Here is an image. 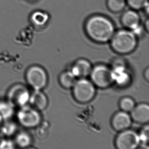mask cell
Returning <instances> with one entry per match:
<instances>
[{"instance_id": "obj_1", "label": "cell", "mask_w": 149, "mask_h": 149, "mask_svg": "<svg viewBox=\"0 0 149 149\" xmlns=\"http://www.w3.org/2000/svg\"><path fill=\"white\" fill-rule=\"evenodd\" d=\"M85 29L89 38L98 43L111 40L115 33V26L109 18L101 15L90 17L85 24Z\"/></svg>"}, {"instance_id": "obj_2", "label": "cell", "mask_w": 149, "mask_h": 149, "mask_svg": "<svg viewBox=\"0 0 149 149\" xmlns=\"http://www.w3.org/2000/svg\"><path fill=\"white\" fill-rule=\"evenodd\" d=\"M111 40L113 50L121 54L131 52L137 45L136 35L129 30H121L115 32Z\"/></svg>"}, {"instance_id": "obj_3", "label": "cell", "mask_w": 149, "mask_h": 149, "mask_svg": "<svg viewBox=\"0 0 149 149\" xmlns=\"http://www.w3.org/2000/svg\"><path fill=\"white\" fill-rule=\"evenodd\" d=\"M72 88L74 98L79 102H88L95 96L96 90L94 85L84 78L77 81Z\"/></svg>"}, {"instance_id": "obj_4", "label": "cell", "mask_w": 149, "mask_h": 149, "mask_svg": "<svg viewBox=\"0 0 149 149\" xmlns=\"http://www.w3.org/2000/svg\"><path fill=\"white\" fill-rule=\"evenodd\" d=\"M17 118L19 123L26 128L37 127L41 121L38 111L26 105L20 107L17 113Z\"/></svg>"}, {"instance_id": "obj_5", "label": "cell", "mask_w": 149, "mask_h": 149, "mask_svg": "<svg viewBox=\"0 0 149 149\" xmlns=\"http://www.w3.org/2000/svg\"><path fill=\"white\" fill-rule=\"evenodd\" d=\"M90 75L93 84L101 88L109 87L113 82L112 71L104 65L95 66Z\"/></svg>"}, {"instance_id": "obj_6", "label": "cell", "mask_w": 149, "mask_h": 149, "mask_svg": "<svg viewBox=\"0 0 149 149\" xmlns=\"http://www.w3.org/2000/svg\"><path fill=\"white\" fill-rule=\"evenodd\" d=\"M26 79L29 85L35 90H41L47 85V76L43 69L38 66H33L28 69L26 73Z\"/></svg>"}, {"instance_id": "obj_7", "label": "cell", "mask_w": 149, "mask_h": 149, "mask_svg": "<svg viewBox=\"0 0 149 149\" xmlns=\"http://www.w3.org/2000/svg\"><path fill=\"white\" fill-rule=\"evenodd\" d=\"M30 93L24 85L17 84L10 88L7 94L8 101L14 107H24L29 102Z\"/></svg>"}, {"instance_id": "obj_8", "label": "cell", "mask_w": 149, "mask_h": 149, "mask_svg": "<svg viewBox=\"0 0 149 149\" xmlns=\"http://www.w3.org/2000/svg\"><path fill=\"white\" fill-rule=\"evenodd\" d=\"M139 145V134L131 130L122 131L116 140V145L119 149H134Z\"/></svg>"}, {"instance_id": "obj_9", "label": "cell", "mask_w": 149, "mask_h": 149, "mask_svg": "<svg viewBox=\"0 0 149 149\" xmlns=\"http://www.w3.org/2000/svg\"><path fill=\"white\" fill-rule=\"evenodd\" d=\"M121 22L123 26L133 33L139 30L141 18L135 10L132 9L124 12L121 16Z\"/></svg>"}, {"instance_id": "obj_10", "label": "cell", "mask_w": 149, "mask_h": 149, "mask_svg": "<svg viewBox=\"0 0 149 149\" xmlns=\"http://www.w3.org/2000/svg\"><path fill=\"white\" fill-rule=\"evenodd\" d=\"M131 124V118L127 112L117 113L112 119V126L117 131H122L129 128Z\"/></svg>"}, {"instance_id": "obj_11", "label": "cell", "mask_w": 149, "mask_h": 149, "mask_svg": "<svg viewBox=\"0 0 149 149\" xmlns=\"http://www.w3.org/2000/svg\"><path fill=\"white\" fill-rule=\"evenodd\" d=\"M131 112V118L136 122L145 124L149 122V107L148 104H139L134 107Z\"/></svg>"}, {"instance_id": "obj_12", "label": "cell", "mask_w": 149, "mask_h": 149, "mask_svg": "<svg viewBox=\"0 0 149 149\" xmlns=\"http://www.w3.org/2000/svg\"><path fill=\"white\" fill-rule=\"evenodd\" d=\"M92 69L91 64L88 61L81 59L75 63L71 72L76 77L85 78L90 74Z\"/></svg>"}, {"instance_id": "obj_13", "label": "cell", "mask_w": 149, "mask_h": 149, "mask_svg": "<svg viewBox=\"0 0 149 149\" xmlns=\"http://www.w3.org/2000/svg\"><path fill=\"white\" fill-rule=\"evenodd\" d=\"M112 71L113 81L120 86H124L129 83L130 76L122 65H117Z\"/></svg>"}, {"instance_id": "obj_14", "label": "cell", "mask_w": 149, "mask_h": 149, "mask_svg": "<svg viewBox=\"0 0 149 149\" xmlns=\"http://www.w3.org/2000/svg\"><path fill=\"white\" fill-rule=\"evenodd\" d=\"M29 102L31 107L38 111H42L45 109L48 102L47 97L41 90H35L30 94Z\"/></svg>"}, {"instance_id": "obj_15", "label": "cell", "mask_w": 149, "mask_h": 149, "mask_svg": "<svg viewBox=\"0 0 149 149\" xmlns=\"http://www.w3.org/2000/svg\"><path fill=\"white\" fill-rule=\"evenodd\" d=\"M49 16L46 12L37 10L33 12L30 17V22L33 25L38 28H43L49 22Z\"/></svg>"}, {"instance_id": "obj_16", "label": "cell", "mask_w": 149, "mask_h": 149, "mask_svg": "<svg viewBox=\"0 0 149 149\" xmlns=\"http://www.w3.org/2000/svg\"><path fill=\"white\" fill-rule=\"evenodd\" d=\"M14 113V107L7 101H0V115L6 121L12 118Z\"/></svg>"}, {"instance_id": "obj_17", "label": "cell", "mask_w": 149, "mask_h": 149, "mask_svg": "<svg viewBox=\"0 0 149 149\" xmlns=\"http://www.w3.org/2000/svg\"><path fill=\"white\" fill-rule=\"evenodd\" d=\"M17 126L15 123L9 120H6V122L2 124L0 128V133L4 136L10 137L16 132Z\"/></svg>"}, {"instance_id": "obj_18", "label": "cell", "mask_w": 149, "mask_h": 149, "mask_svg": "<svg viewBox=\"0 0 149 149\" xmlns=\"http://www.w3.org/2000/svg\"><path fill=\"white\" fill-rule=\"evenodd\" d=\"M76 78L71 71L65 72L61 75L60 81L63 87L68 89L73 87L77 81Z\"/></svg>"}, {"instance_id": "obj_19", "label": "cell", "mask_w": 149, "mask_h": 149, "mask_svg": "<svg viewBox=\"0 0 149 149\" xmlns=\"http://www.w3.org/2000/svg\"><path fill=\"white\" fill-rule=\"evenodd\" d=\"M107 7L109 11L113 13L122 11L126 5V0H107Z\"/></svg>"}, {"instance_id": "obj_20", "label": "cell", "mask_w": 149, "mask_h": 149, "mask_svg": "<svg viewBox=\"0 0 149 149\" xmlns=\"http://www.w3.org/2000/svg\"><path fill=\"white\" fill-rule=\"evenodd\" d=\"M15 143L20 148H26L32 143L30 135L26 132H21L16 135Z\"/></svg>"}, {"instance_id": "obj_21", "label": "cell", "mask_w": 149, "mask_h": 149, "mask_svg": "<svg viewBox=\"0 0 149 149\" xmlns=\"http://www.w3.org/2000/svg\"><path fill=\"white\" fill-rule=\"evenodd\" d=\"M126 4L132 9L137 11L148 8V0H126Z\"/></svg>"}, {"instance_id": "obj_22", "label": "cell", "mask_w": 149, "mask_h": 149, "mask_svg": "<svg viewBox=\"0 0 149 149\" xmlns=\"http://www.w3.org/2000/svg\"><path fill=\"white\" fill-rule=\"evenodd\" d=\"M121 109L125 112L131 111L135 107V103L133 99L129 97H125L121 100L120 103Z\"/></svg>"}, {"instance_id": "obj_23", "label": "cell", "mask_w": 149, "mask_h": 149, "mask_svg": "<svg viewBox=\"0 0 149 149\" xmlns=\"http://www.w3.org/2000/svg\"><path fill=\"white\" fill-rule=\"evenodd\" d=\"M140 139V144L146 148L147 146L148 147V143H149V127L148 126H146L141 131V133L139 135Z\"/></svg>"}, {"instance_id": "obj_24", "label": "cell", "mask_w": 149, "mask_h": 149, "mask_svg": "<svg viewBox=\"0 0 149 149\" xmlns=\"http://www.w3.org/2000/svg\"><path fill=\"white\" fill-rule=\"evenodd\" d=\"M14 148V143L10 139H4L0 145V149H13Z\"/></svg>"}, {"instance_id": "obj_25", "label": "cell", "mask_w": 149, "mask_h": 149, "mask_svg": "<svg viewBox=\"0 0 149 149\" xmlns=\"http://www.w3.org/2000/svg\"><path fill=\"white\" fill-rule=\"evenodd\" d=\"M145 77L147 81H149V69L147 68L146 70L145 73Z\"/></svg>"}, {"instance_id": "obj_26", "label": "cell", "mask_w": 149, "mask_h": 149, "mask_svg": "<svg viewBox=\"0 0 149 149\" xmlns=\"http://www.w3.org/2000/svg\"><path fill=\"white\" fill-rule=\"evenodd\" d=\"M3 122H4V120L2 118V117L1 116V115H0V128L1 127V126H2V124L3 123Z\"/></svg>"}, {"instance_id": "obj_27", "label": "cell", "mask_w": 149, "mask_h": 149, "mask_svg": "<svg viewBox=\"0 0 149 149\" xmlns=\"http://www.w3.org/2000/svg\"><path fill=\"white\" fill-rule=\"evenodd\" d=\"M4 139V136L2 135L1 133H0V145H1V143H2L3 139Z\"/></svg>"}]
</instances>
